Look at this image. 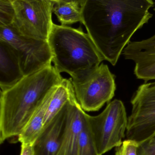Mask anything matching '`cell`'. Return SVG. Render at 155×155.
<instances>
[{"label": "cell", "instance_id": "6", "mask_svg": "<svg viewBox=\"0 0 155 155\" xmlns=\"http://www.w3.org/2000/svg\"><path fill=\"white\" fill-rule=\"evenodd\" d=\"M12 25L22 35L47 41L54 23V2L52 0H15Z\"/></svg>", "mask_w": 155, "mask_h": 155}, {"label": "cell", "instance_id": "21", "mask_svg": "<svg viewBox=\"0 0 155 155\" xmlns=\"http://www.w3.org/2000/svg\"><path fill=\"white\" fill-rule=\"evenodd\" d=\"M2 1H6V2H13L15 0H2Z\"/></svg>", "mask_w": 155, "mask_h": 155}, {"label": "cell", "instance_id": "14", "mask_svg": "<svg viewBox=\"0 0 155 155\" xmlns=\"http://www.w3.org/2000/svg\"><path fill=\"white\" fill-rule=\"evenodd\" d=\"M74 93L70 78H63L56 87L50 99L45 116L44 126L62 110Z\"/></svg>", "mask_w": 155, "mask_h": 155}, {"label": "cell", "instance_id": "12", "mask_svg": "<svg viewBox=\"0 0 155 155\" xmlns=\"http://www.w3.org/2000/svg\"><path fill=\"white\" fill-rule=\"evenodd\" d=\"M19 58L13 48L0 40V87L4 91L24 77Z\"/></svg>", "mask_w": 155, "mask_h": 155}, {"label": "cell", "instance_id": "2", "mask_svg": "<svg viewBox=\"0 0 155 155\" xmlns=\"http://www.w3.org/2000/svg\"><path fill=\"white\" fill-rule=\"evenodd\" d=\"M63 78L51 65L1 91L0 143L16 138Z\"/></svg>", "mask_w": 155, "mask_h": 155}, {"label": "cell", "instance_id": "1", "mask_svg": "<svg viewBox=\"0 0 155 155\" xmlns=\"http://www.w3.org/2000/svg\"><path fill=\"white\" fill-rule=\"evenodd\" d=\"M82 23L104 60L117 63L134 34L148 22L152 0H80Z\"/></svg>", "mask_w": 155, "mask_h": 155}, {"label": "cell", "instance_id": "8", "mask_svg": "<svg viewBox=\"0 0 155 155\" xmlns=\"http://www.w3.org/2000/svg\"><path fill=\"white\" fill-rule=\"evenodd\" d=\"M131 103L126 136L139 144L155 134V82L140 85Z\"/></svg>", "mask_w": 155, "mask_h": 155}, {"label": "cell", "instance_id": "11", "mask_svg": "<svg viewBox=\"0 0 155 155\" xmlns=\"http://www.w3.org/2000/svg\"><path fill=\"white\" fill-rule=\"evenodd\" d=\"M86 115L74 93L69 102L63 138L57 155H77L79 136L86 121Z\"/></svg>", "mask_w": 155, "mask_h": 155}, {"label": "cell", "instance_id": "7", "mask_svg": "<svg viewBox=\"0 0 155 155\" xmlns=\"http://www.w3.org/2000/svg\"><path fill=\"white\" fill-rule=\"evenodd\" d=\"M0 40L14 50L24 76L52 64V54L47 41L22 35L12 24L0 25Z\"/></svg>", "mask_w": 155, "mask_h": 155}, {"label": "cell", "instance_id": "23", "mask_svg": "<svg viewBox=\"0 0 155 155\" xmlns=\"http://www.w3.org/2000/svg\"><path fill=\"white\" fill-rule=\"evenodd\" d=\"M154 10H155V9H154Z\"/></svg>", "mask_w": 155, "mask_h": 155}, {"label": "cell", "instance_id": "18", "mask_svg": "<svg viewBox=\"0 0 155 155\" xmlns=\"http://www.w3.org/2000/svg\"><path fill=\"white\" fill-rule=\"evenodd\" d=\"M139 143L134 140L126 139L116 147L115 155H138Z\"/></svg>", "mask_w": 155, "mask_h": 155}, {"label": "cell", "instance_id": "3", "mask_svg": "<svg viewBox=\"0 0 155 155\" xmlns=\"http://www.w3.org/2000/svg\"><path fill=\"white\" fill-rule=\"evenodd\" d=\"M54 67L72 76L96 68L104 61L88 33L82 28L53 23L47 40Z\"/></svg>", "mask_w": 155, "mask_h": 155}, {"label": "cell", "instance_id": "9", "mask_svg": "<svg viewBox=\"0 0 155 155\" xmlns=\"http://www.w3.org/2000/svg\"><path fill=\"white\" fill-rule=\"evenodd\" d=\"M126 60L135 64V75L145 82L155 79V35L140 41H130L123 52Z\"/></svg>", "mask_w": 155, "mask_h": 155}, {"label": "cell", "instance_id": "5", "mask_svg": "<svg viewBox=\"0 0 155 155\" xmlns=\"http://www.w3.org/2000/svg\"><path fill=\"white\" fill-rule=\"evenodd\" d=\"M87 119L99 155L121 145L126 134L128 118L122 101L115 99L107 104L100 114H87Z\"/></svg>", "mask_w": 155, "mask_h": 155}, {"label": "cell", "instance_id": "24", "mask_svg": "<svg viewBox=\"0 0 155 155\" xmlns=\"http://www.w3.org/2000/svg\"></svg>", "mask_w": 155, "mask_h": 155}, {"label": "cell", "instance_id": "19", "mask_svg": "<svg viewBox=\"0 0 155 155\" xmlns=\"http://www.w3.org/2000/svg\"><path fill=\"white\" fill-rule=\"evenodd\" d=\"M138 155H155V134L150 138L139 144Z\"/></svg>", "mask_w": 155, "mask_h": 155}, {"label": "cell", "instance_id": "22", "mask_svg": "<svg viewBox=\"0 0 155 155\" xmlns=\"http://www.w3.org/2000/svg\"><path fill=\"white\" fill-rule=\"evenodd\" d=\"M52 1H53V2H57V1H58V0H52Z\"/></svg>", "mask_w": 155, "mask_h": 155}, {"label": "cell", "instance_id": "10", "mask_svg": "<svg viewBox=\"0 0 155 155\" xmlns=\"http://www.w3.org/2000/svg\"><path fill=\"white\" fill-rule=\"evenodd\" d=\"M69 101L44 126L40 135L33 144L35 155L58 154L65 130Z\"/></svg>", "mask_w": 155, "mask_h": 155}, {"label": "cell", "instance_id": "16", "mask_svg": "<svg viewBox=\"0 0 155 155\" xmlns=\"http://www.w3.org/2000/svg\"><path fill=\"white\" fill-rule=\"evenodd\" d=\"M87 115L85 124L79 136L77 155H99L87 121Z\"/></svg>", "mask_w": 155, "mask_h": 155}, {"label": "cell", "instance_id": "13", "mask_svg": "<svg viewBox=\"0 0 155 155\" xmlns=\"http://www.w3.org/2000/svg\"><path fill=\"white\" fill-rule=\"evenodd\" d=\"M54 90L47 97L34 114L23 131L16 137V141L21 143L33 144L36 141L43 128L45 113Z\"/></svg>", "mask_w": 155, "mask_h": 155}, {"label": "cell", "instance_id": "17", "mask_svg": "<svg viewBox=\"0 0 155 155\" xmlns=\"http://www.w3.org/2000/svg\"><path fill=\"white\" fill-rule=\"evenodd\" d=\"M14 15L12 2L0 0V25L12 24Z\"/></svg>", "mask_w": 155, "mask_h": 155}, {"label": "cell", "instance_id": "15", "mask_svg": "<svg viewBox=\"0 0 155 155\" xmlns=\"http://www.w3.org/2000/svg\"><path fill=\"white\" fill-rule=\"evenodd\" d=\"M53 12L62 25L82 22L80 0H58L54 2Z\"/></svg>", "mask_w": 155, "mask_h": 155}, {"label": "cell", "instance_id": "4", "mask_svg": "<svg viewBox=\"0 0 155 155\" xmlns=\"http://www.w3.org/2000/svg\"><path fill=\"white\" fill-rule=\"evenodd\" d=\"M71 77L76 97L85 112L99 111L114 96L115 75L106 64L101 63Z\"/></svg>", "mask_w": 155, "mask_h": 155}, {"label": "cell", "instance_id": "20", "mask_svg": "<svg viewBox=\"0 0 155 155\" xmlns=\"http://www.w3.org/2000/svg\"><path fill=\"white\" fill-rule=\"evenodd\" d=\"M20 155H35L33 145L31 144L21 143Z\"/></svg>", "mask_w": 155, "mask_h": 155}]
</instances>
